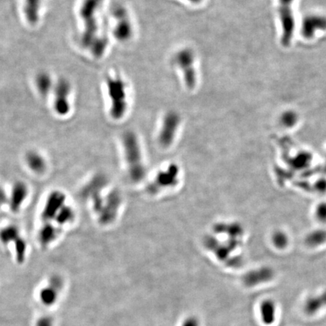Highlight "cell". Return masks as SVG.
<instances>
[{"instance_id":"obj_2","label":"cell","mask_w":326,"mask_h":326,"mask_svg":"<svg viewBox=\"0 0 326 326\" xmlns=\"http://www.w3.org/2000/svg\"><path fill=\"white\" fill-rule=\"evenodd\" d=\"M108 94L111 100V116L114 119L122 118L126 110V85L120 77H109L107 82Z\"/></svg>"},{"instance_id":"obj_10","label":"cell","mask_w":326,"mask_h":326,"mask_svg":"<svg viewBox=\"0 0 326 326\" xmlns=\"http://www.w3.org/2000/svg\"><path fill=\"white\" fill-rule=\"evenodd\" d=\"M274 273L269 268H261L246 273L243 277L244 285L246 287H256L267 283L273 279Z\"/></svg>"},{"instance_id":"obj_16","label":"cell","mask_w":326,"mask_h":326,"mask_svg":"<svg viewBox=\"0 0 326 326\" xmlns=\"http://www.w3.org/2000/svg\"><path fill=\"white\" fill-rule=\"evenodd\" d=\"M27 162L29 168L36 173H42L46 169V162L43 156L35 152L27 155Z\"/></svg>"},{"instance_id":"obj_14","label":"cell","mask_w":326,"mask_h":326,"mask_svg":"<svg viewBox=\"0 0 326 326\" xmlns=\"http://www.w3.org/2000/svg\"><path fill=\"white\" fill-rule=\"evenodd\" d=\"M27 195V187L22 182L15 184L12 190L11 196V208L12 210L17 211L22 206Z\"/></svg>"},{"instance_id":"obj_21","label":"cell","mask_w":326,"mask_h":326,"mask_svg":"<svg viewBox=\"0 0 326 326\" xmlns=\"http://www.w3.org/2000/svg\"><path fill=\"white\" fill-rule=\"evenodd\" d=\"M282 122L286 126H292L297 122V115L294 112L289 111L282 116Z\"/></svg>"},{"instance_id":"obj_12","label":"cell","mask_w":326,"mask_h":326,"mask_svg":"<svg viewBox=\"0 0 326 326\" xmlns=\"http://www.w3.org/2000/svg\"><path fill=\"white\" fill-rule=\"evenodd\" d=\"M260 320L263 325L270 326L273 325L276 319V304L272 299H265L262 300L259 307Z\"/></svg>"},{"instance_id":"obj_13","label":"cell","mask_w":326,"mask_h":326,"mask_svg":"<svg viewBox=\"0 0 326 326\" xmlns=\"http://www.w3.org/2000/svg\"><path fill=\"white\" fill-rule=\"evenodd\" d=\"M42 0H24V14L30 25L38 23L40 14Z\"/></svg>"},{"instance_id":"obj_20","label":"cell","mask_w":326,"mask_h":326,"mask_svg":"<svg viewBox=\"0 0 326 326\" xmlns=\"http://www.w3.org/2000/svg\"><path fill=\"white\" fill-rule=\"evenodd\" d=\"M14 242H15V252L17 261L19 263H23V262L25 261L27 249L25 241L23 240L22 238L19 237Z\"/></svg>"},{"instance_id":"obj_1","label":"cell","mask_w":326,"mask_h":326,"mask_svg":"<svg viewBox=\"0 0 326 326\" xmlns=\"http://www.w3.org/2000/svg\"><path fill=\"white\" fill-rule=\"evenodd\" d=\"M104 0H83L79 14L83 22V33L81 43L96 57H100L105 52L107 39L100 33L98 14Z\"/></svg>"},{"instance_id":"obj_23","label":"cell","mask_w":326,"mask_h":326,"mask_svg":"<svg viewBox=\"0 0 326 326\" xmlns=\"http://www.w3.org/2000/svg\"><path fill=\"white\" fill-rule=\"evenodd\" d=\"M275 242L277 243L278 246H283L286 243V239L285 236L279 233V234L276 235L275 236Z\"/></svg>"},{"instance_id":"obj_6","label":"cell","mask_w":326,"mask_h":326,"mask_svg":"<svg viewBox=\"0 0 326 326\" xmlns=\"http://www.w3.org/2000/svg\"><path fill=\"white\" fill-rule=\"evenodd\" d=\"M113 15L116 19V25L113 30L115 37L119 41L129 40L132 36V26L126 9L121 6L115 8Z\"/></svg>"},{"instance_id":"obj_9","label":"cell","mask_w":326,"mask_h":326,"mask_svg":"<svg viewBox=\"0 0 326 326\" xmlns=\"http://www.w3.org/2000/svg\"><path fill=\"white\" fill-rule=\"evenodd\" d=\"M326 30V17L319 14H311L303 19L301 31L308 39L313 38L319 30Z\"/></svg>"},{"instance_id":"obj_11","label":"cell","mask_w":326,"mask_h":326,"mask_svg":"<svg viewBox=\"0 0 326 326\" xmlns=\"http://www.w3.org/2000/svg\"><path fill=\"white\" fill-rule=\"evenodd\" d=\"M326 308V290L311 295L303 302V312L308 316H313Z\"/></svg>"},{"instance_id":"obj_5","label":"cell","mask_w":326,"mask_h":326,"mask_svg":"<svg viewBox=\"0 0 326 326\" xmlns=\"http://www.w3.org/2000/svg\"><path fill=\"white\" fill-rule=\"evenodd\" d=\"M70 94V84L67 79H59L54 87V108L60 116L68 114L70 110L69 97Z\"/></svg>"},{"instance_id":"obj_15","label":"cell","mask_w":326,"mask_h":326,"mask_svg":"<svg viewBox=\"0 0 326 326\" xmlns=\"http://www.w3.org/2000/svg\"><path fill=\"white\" fill-rule=\"evenodd\" d=\"M57 235H58V231L57 228H54V226L51 223H46L39 231V242L43 246H48L53 242Z\"/></svg>"},{"instance_id":"obj_4","label":"cell","mask_w":326,"mask_h":326,"mask_svg":"<svg viewBox=\"0 0 326 326\" xmlns=\"http://www.w3.org/2000/svg\"><path fill=\"white\" fill-rule=\"evenodd\" d=\"M176 60L179 68L182 69L187 86L193 89L196 86V76L194 69V54L189 49L180 51L177 54Z\"/></svg>"},{"instance_id":"obj_24","label":"cell","mask_w":326,"mask_h":326,"mask_svg":"<svg viewBox=\"0 0 326 326\" xmlns=\"http://www.w3.org/2000/svg\"><path fill=\"white\" fill-rule=\"evenodd\" d=\"M318 216L322 220H326V205H322L318 209Z\"/></svg>"},{"instance_id":"obj_19","label":"cell","mask_w":326,"mask_h":326,"mask_svg":"<svg viewBox=\"0 0 326 326\" xmlns=\"http://www.w3.org/2000/svg\"><path fill=\"white\" fill-rule=\"evenodd\" d=\"M73 217H74V212L73 209L68 206H65L59 211L58 213L54 217V220L58 225H65L71 221Z\"/></svg>"},{"instance_id":"obj_8","label":"cell","mask_w":326,"mask_h":326,"mask_svg":"<svg viewBox=\"0 0 326 326\" xmlns=\"http://www.w3.org/2000/svg\"><path fill=\"white\" fill-rule=\"evenodd\" d=\"M66 196L62 192L54 191L48 197L43 212V218L45 220L54 219L59 211L65 206Z\"/></svg>"},{"instance_id":"obj_18","label":"cell","mask_w":326,"mask_h":326,"mask_svg":"<svg viewBox=\"0 0 326 326\" xmlns=\"http://www.w3.org/2000/svg\"><path fill=\"white\" fill-rule=\"evenodd\" d=\"M19 231L14 226H8L0 230V241L2 243L8 244L15 242L18 238Z\"/></svg>"},{"instance_id":"obj_3","label":"cell","mask_w":326,"mask_h":326,"mask_svg":"<svg viewBox=\"0 0 326 326\" xmlns=\"http://www.w3.org/2000/svg\"><path fill=\"white\" fill-rule=\"evenodd\" d=\"M295 0H279L278 14L282 26V44L284 46H289L293 37L295 30V20H294L292 5Z\"/></svg>"},{"instance_id":"obj_7","label":"cell","mask_w":326,"mask_h":326,"mask_svg":"<svg viewBox=\"0 0 326 326\" xmlns=\"http://www.w3.org/2000/svg\"><path fill=\"white\" fill-rule=\"evenodd\" d=\"M63 286L64 281L62 277L57 275L52 276L48 286L43 288L39 292L42 303L46 306H52L55 303Z\"/></svg>"},{"instance_id":"obj_22","label":"cell","mask_w":326,"mask_h":326,"mask_svg":"<svg viewBox=\"0 0 326 326\" xmlns=\"http://www.w3.org/2000/svg\"><path fill=\"white\" fill-rule=\"evenodd\" d=\"M53 318L49 316H45L41 317L36 322V326H53Z\"/></svg>"},{"instance_id":"obj_17","label":"cell","mask_w":326,"mask_h":326,"mask_svg":"<svg viewBox=\"0 0 326 326\" xmlns=\"http://www.w3.org/2000/svg\"><path fill=\"white\" fill-rule=\"evenodd\" d=\"M36 84L39 93L45 96L49 93L52 89V79L47 73H41L36 76Z\"/></svg>"}]
</instances>
